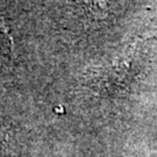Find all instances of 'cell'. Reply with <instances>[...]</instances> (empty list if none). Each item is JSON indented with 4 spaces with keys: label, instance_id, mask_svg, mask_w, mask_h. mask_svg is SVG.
Here are the masks:
<instances>
[{
    "label": "cell",
    "instance_id": "6da1fadb",
    "mask_svg": "<svg viewBox=\"0 0 157 157\" xmlns=\"http://www.w3.org/2000/svg\"><path fill=\"white\" fill-rule=\"evenodd\" d=\"M13 48V39L11 35V29L5 17L0 15V52L2 55L10 56Z\"/></svg>",
    "mask_w": 157,
    "mask_h": 157
}]
</instances>
